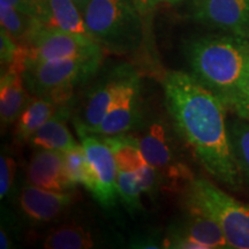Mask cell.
<instances>
[{
    "label": "cell",
    "mask_w": 249,
    "mask_h": 249,
    "mask_svg": "<svg viewBox=\"0 0 249 249\" xmlns=\"http://www.w3.org/2000/svg\"><path fill=\"white\" fill-rule=\"evenodd\" d=\"M130 247L134 248H163V241L156 240L154 236H138L130 242Z\"/></svg>",
    "instance_id": "cell-27"
},
{
    "label": "cell",
    "mask_w": 249,
    "mask_h": 249,
    "mask_svg": "<svg viewBox=\"0 0 249 249\" xmlns=\"http://www.w3.org/2000/svg\"><path fill=\"white\" fill-rule=\"evenodd\" d=\"M133 1L136 7H138L143 18L149 17V15H150L152 12H154V9L156 8L154 2H152V0H133Z\"/></svg>",
    "instance_id": "cell-29"
},
{
    "label": "cell",
    "mask_w": 249,
    "mask_h": 249,
    "mask_svg": "<svg viewBox=\"0 0 249 249\" xmlns=\"http://www.w3.org/2000/svg\"><path fill=\"white\" fill-rule=\"evenodd\" d=\"M15 160L11 155L2 151L0 156V198L4 200L11 192L15 177Z\"/></svg>",
    "instance_id": "cell-26"
},
{
    "label": "cell",
    "mask_w": 249,
    "mask_h": 249,
    "mask_svg": "<svg viewBox=\"0 0 249 249\" xmlns=\"http://www.w3.org/2000/svg\"><path fill=\"white\" fill-rule=\"evenodd\" d=\"M192 75L226 108L249 65V39L235 35L196 37L186 43Z\"/></svg>",
    "instance_id": "cell-2"
},
{
    "label": "cell",
    "mask_w": 249,
    "mask_h": 249,
    "mask_svg": "<svg viewBox=\"0 0 249 249\" xmlns=\"http://www.w3.org/2000/svg\"><path fill=\"white\" fill-rule=\"evenodd\" d=\"M180 194L183 207L203 211L216 220L230 248L249 249V204L204 177H195Z\"/></svg>",
    "instance_id": "cell-4"
},
{
    "label": "cell",
    "mask_w": 249,
    "mask_h": 249,
    "mask_svg": "<svg viewBox=\"0 0 249 249\" xmlns=\"http://www.w3.org/2000/svg\"><path fill=\"white\" fill-rule=\"evenodd\" d=\"M23 68V62H14L7 71L1 73L0 120L2 133L12 124L17 123L31 98L22 76Z\"/></svg>",
    "instance_id": "cell-15"
},
{
    "label": "cell",
    "mask_w": 249,
    "mask_h": 249,
    "mask_svg": "<svg viewBox=\"0 0 249 249\" xmlns=\"http://www.w3.org/2000/svg\"><path fill=\"white\" fill-rule=\"evenodd\" d=\"M140 95L141 77L135 70L113 98L102 123L91 130L80 128L76 130H83L103 138L127 134L136 126L140 118Z\"/></svg>",
    "instance_id": "cell-8"
},
{
    "label": "cell",
    "mask_w": 249,
    "mask_h": 249,
    "mask_svg": "<svg viewBox=\"0 0 249 249\" xmlns=\"http://www.w3.org/2000/svg\"><path fill=\"white\" fill-rule=\"evenodd\" d=\"M64 155L65 167H66L68 177L76 185L80 183V185L85 186L87 191L96 200L99 193V186L91 164H90L88 157H87L85 148L80 143L77 147L64 152Z\"/></svg>",
    "instance_id": "cell-20"
},
{
    "label": "cell",
    "mask_w": 249,
    "mask_h": 249,
    "mask_svg": "<svg viewBox=\"0 0 249 249\" xmlns=\"http://www.w3.org/2000/svg\"><path fill=\"white\" fill-rule=\"evenodd\" d=\"M73 1L75 2L77 7L80 8V11L83 13V11H85V9H86L87 5H88V2L90 1V0H73Z\"/></svg>",
    "instance_id": "cell-32"
},
{
    "label": "cell",
    "mask_w": 249,
    "mask_h": 249,
    "mask_svg": "<svg viewBox=\"0 0 249 249\" xmlns=\"http://www.w3.org/2000/svg\"><path fill=\"white\" fill-rule=\"evenodd\" d=\"M24 1L30 7L34 17L40 22L45 17L46 7H48V0H24Z\"/></svg>",
    "instance_id": "cell-28"
},
{
    "label": "cell",
    "mask_w": 249,
    "mask_h": 249,
    "mask_svg": "<svg viewBox=\"0 0 249 249\" xmlns=\"http://www.w3.org/2000/svg\"><path fill=\"white\" fill-rule=\"evenodd\" d=\"M42 246L46 249H89L98 245L96 235L86 226L68 223L50 230Z\"/></svg>",
    "instance_id": "cell-19"
},
{
    "label": "cell",
    "mask_w": 249,
    "mask_h": 249,
    "mask_svg": "<svg viewBox=\"0 0 249 249\" xmlns=\"http://www.w3.org/2000/svg\"><path fill=\"white\" fill-rule=\"evenodd\" d=\"M227 128L233 155L245 185L249 188V121L238 117L227 123Z\"/></svg>",
    "instance_id": "cell-21"
},
{
    "label": "cell",
    "mask_w": 249,
    "mask_h": 249,
    "mask_svg": "<svg viewBox=\"0 0 249 249\" xmlns=\"http://www.w3.org/2000/svg\"><path fill=\"white\" fill-rule=\"evenodd\" d=\"M118 169L117 185L119 200L124 205L126 210L129 213L135 214L142 210L143 205L141 201V187L139 182V176L136 171Z\"/></svg>",
    "instance_id": "cell-23"
},
{
    "label": "cell",
    "mask_w": 249,
    "mask_h": 249,
    "mask_svg": "<svg viewBox=\"0 0 249 249\" xmlns=\"http://www.w3.org/2000/svg\"><path fill=\"white\" fill-rule=\"evenodd\" d=\"M183 1V0H152L155 7H157L158 5H167V6H173L179 4V2Z\"/></svg>",
    "instance_id": "cell-31"
},
{
    "label": "cell",
    "mask_w": 249,
    "mask_h": 249,
    "mask_svg": "<svg viewBox=\"0 0 249 249\" xmlns=\"http://www.w3.org/2000/svg\"><path fill=\"white\" fill-rule=\"evenodd\" d=\"M2 1H5V2H7V4L12 5L13 7L18 9V11L23 12V13L29 14V15H31V17H34V14H33V12H31L30 7L27 5V2L24 1V0H2ZM34 18H35V17H34Z\"/></svg>",
    "instance_id": "cell-30"
},
{
    "label": "cell",
    "mask_w": 249,
    "mask_h": 249,
    "mask_svg": "<svg viewBox=\"0 0 249 249\" xmlns=\"http://www.w3.org/2000/svg\"><path fill=\"white\" fill-rule=\"evenodd\" d=\"M0 22L1 28H4L17 42L23 44L33 30L38 26L39 21L0 0Z\"/></svg>",
    "instance_id": "cell-22"
},
{
    "label": "cell",
    "mask_w": 249,
    "mask_h": 249,
    "mask_svg": "<svg viewBox=\"0 0 249 249\" xmlns=\"http://www.w3.org/2000/svg\"><path fill=\"white\" fill-rule=\"evenodd\" d=\"M0 62H1V73L7 71L14 62L26 60L24 49L20 43L6 31L4 28L0 29Z\"/></svg>",
    "instance_id": "cell-24"
},
{
    "label": "cell",
    "mask_w": 249,
    "mask_h": 249,
    "mask_svg": "<svg viewBox=\"0 0 249 249\" xmlns=\"http://www.w3.org/2000/svg\"><path fill=\"white\" fill-rule=\"evenodd\" d=\"M60 107L61 105L50 98L33 96L15 124V142L18 144L29 143L31 136L53 116Z\"/></svg>",
    "instance_id": "cell-17"
},
{
    "label": "cell",
    "mask_w": 249,
    "mask_h": 249,
    "mask_svg": "<svg viewBox=\"0 0 249 249\" xmlns=\"http://www.w3.org/2000/svg\"><path fill=\"white\" fill-rule=\"evenodd\" d=\"M193 17L203 23L249 39V0H192Z\"/></svg>",
    "instance_id": "cell-10"
},
{
    "label": "cell",
    "mask_w": 249,
    "mask_h": 249,
    "mask_svg": "<svg viewBox=\"0 0 249 249\" xmlns=\"http://www.w3.org/2000/svg\"><path fill=\"white\" fill-rule=\"evenodd\" d=\"M135 71L132 65L121 64L103 75L89 90L81 117L74 121L75 128L91 130L97 127L128 77Z\"/></svg>",
    "instance_id": "cell-9"
},
{
    "label": "cell",
    "mask_w": 249,
    "mask_h": 249,
    "mask_svg": "<svg viewBox=\"0 0 249 249\" xmlns=\"http://www.w3.org/2000/svg\"><path fill=\"white\" fill-rule=\"evenodd\" d=\"M27 182L54 192H75L76 183L65 167L64 152L38 149L27 166Z\"/></svg>",
    "instance_id": "cell-13"
},
{
    "label": "cell",
    "mask_w": 249,
    "mask_h": 249,
    "mask_svg": "<svg viewBox=\"0 0 249 249\" xmlns=\"http://www.w3.org/2000/svg\"><path fill=\"white\" fill-rule=\"evenodd\" d=\"M74 201V192H54L27 182L18 193L17 203L22 216L33 224L54 222Z\"/></svg>",
    "instance_id": "cell-12"
},
{
    "label": "cell",
    "mask_w": 249,
    "mask_h": 249,
    "mask_svg": "<svg viewBox=\"0 0 249 249\" xmlns=\"http://www.w3.org/2000/svg\"><path fill=\"white\" fill-rule=\"evenodd\" d=\"M71 116V104L61 105L57 112L31 136L30 145L37 149H48L66 152L80 143L74 139L67 127Z\"/></svg>",
    "instance_id": "cell-16"
},
{
    "label": "cell",
    "mask_w": 249,
    "mask_h": 249,
    "mask_svg": "<svg viewBox=\"0 0 249 249\" xmlns=\"http://www.w3.org/2000/svg\"><path fill=\"white\" fill-rule=\"evenodd\" d=\"M183 208L186 213L169 227L166 233L185 236L203 245L205 249H230L222 229L213 218L201 210Z\"/></svg>",
    "instance_id": "cell-14"
},
{
    "label": "cell",
    "mask_w": 249,
    "mask_h": 249,
    "mask_svg": "<svg viewBox=\"0 0 249 249\" xmlns=\"http://www.w3.org/2000/svg\"><path fill=\"white\" fill-rule=\"evenodd\" d=\"M139 140L145 160L157 171L161 188L181 193L195 178L189 166L180 158L169 130L163 121H152Z\"/></svg>",
    "instance_id": "cell-6"
},
{
    "label": "cell",
    "mask_w": 249,
    "mask_h": 249,
    "mask_svg": "<svg viewBox=\"0 0 249 249\" xmlns=\"http://www.w3.org/2000/svg\"><path fill=\"white\" fill-rule=\"evenodd\" d=\"M76 132L98 181L99 193L96 201L105 209L113 208L119 201L117 185L118 169L114 156L104 140L98 139L97 135L83 130Z\"/></svg>",
    "instance_id": "cell-11"
},
{
    "label": "cell",
    "mask_w": 249,
    "mask_h": 249,
    "mask_svg": "<svg viewBox=\"0 0 249 249\" xmlns=\"http://www.w3.org/2000/svg\"><path fill=\"white\" fill-rule=\"evenodd\" d=\"M227 110L232 111L236 117L249 121V65L227 107Z\"/></svg>",
    "instance_id": "cell-25"
},
{
    "label": "cell",
    "mask_w": 249,
    "mask_h": 249,
    "mask_svg": "<svg viewBox=\"0 0 249 249\" xmlns=\"http://www.w3.org/2000/svg\"><path fill=\"white\" fill-rule=\"evenodd\" d=\"M83 18L90 37L104 51L124 55L141 48L144 23L133 0H90Z\"/></svg>",
    "instance_id": "cell-3"
},
{
    "label": "cell",
    "mask_w": 249,
    "mask_h": 249,
    "mask_svg": "<svg viewBox=\"0 0 249 249\" xmlns=\"http://www.w3.org/2000/svg\"><path fill=\"white\" fill-rule=\"evenodd\" d=\"M43 26L66 33L89 36L83 13L73 0H48Z\"/></svg>",
    "instance_id": "cell-18"
},
{
    "label": "cell",
    "mask_w": 249,
    "mask_h": 249,
    "mask_svg": "<svg viewBox=\"0 0 249 249\" xmlns=\"http://www.w3.org/2000/svg\"><path fill=\"white\" fill-rule=\"evenodd\" d=\"M165 104L177 135L211 178L233 192L245 182L233 155L226 107L182 71H170L163 79Z\"/></svg>",
    "instance_id": "cell-1"
},
{
    "label": "cell",
    "mask_w": 249,
    "mask_h": 249,
    "mask_svg": "<svg viewBox=\"0 0 249 249\" xmlns=\"http://www.w3.org/2000/svg\"><path fill=\"white\" fill-rule=\"evenodd\" d=\"M24 61H49L65 59H103L104 49L91 37L51 29L38 23L26 42Z\"/></svg>",
    "instance_id": "cell-7"
},
{
    "label": "cell",
    "mask_w": 249,
    "mask_h": 249,
    "mask_svg": "<svg viewBox=\"0 0 249 249\" xmlns=\"http://www.w3.org/2000/svg\"><path fill=\"white\" fill-rule=\"evenodd\" d=\"M103 59H65L24 61L22 76L33 96L52 99L59 105L71 104L74 90L97 73Z\"/></svg>",
    "instance_id": "cell-5"
}]
</instances>
